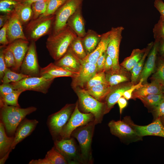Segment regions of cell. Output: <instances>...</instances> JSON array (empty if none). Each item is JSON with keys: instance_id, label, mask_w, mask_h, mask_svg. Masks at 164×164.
Returning a JSON list of instances; mask_svg holds the SVG:
<instances>
[{"instance_id": "30bf717a", "label": "cell", "mask_w": 164, "mask_h": 164, "mask_svg": "<svg viewBox=\"0 0 164 164\" xmlns=\"http://www.w3.org/2000/svg\"><path fill=\"white\" fill-rule=\"evenodd\" d=\"M54 141L53 147L65 157L70 164L83 163L80 151L73 138L56 139Z\"/></svg>"}, {"instance_id": "11a10c76", "label": "cell", "mask_w": 164, "mask_h": 164, "mask_svg": "<svg viewBox=\"0 0 164 164\" xmlns=\"http://www.w3.org/2000/svg\"><path fill=\"white\" fill-rule=\"evenodd\" d=\"M10 14H4L0 15V28H1L9 19Z\"/></svg>"}, {"instance_id": "1f68e13d", "label": "cell", "mask_w": 164, "mask_h": 164, "mask_svg": "<svg viewBox=\"0 0 164 164\" xmlns=\"http://www.w3.org/2000/svg\"><path fill=\"white\" fill-rule=\"evenodd\" d=\"M153 43V42H151L148 44L142 57L131 70V82L133 84H137L139 80L140 75L144 66L145 60L152 48Z\"/></svg>"}, {"instance_id": "f5cc1de1", "label": "cell", "mask_w": 164, "mask_h": 164, "mask_svg": "<svg viewBox=\"0 0 164 164\" xmlns=\"http://www.w3.org/2000/svg\"><path fill=\"white\" fill-rule=\"evenodd\" d=\"M113 67V62L111 58L107 54L106 56L103 71L105 73L111 70Z\"/></svg>"}, {"instance_id": "94428289", "label": "cell", "mask_w": 164, "mask_h": 164, "mask_svg": "<svg viewBox=\"0 0 164 164\" xmlns=\"http://www.w3.org/2000/svg\"><path fill=\"white\" fill-rule=\"evenodd\" d=\"M162 93L164 94V86H163V87H162Z\"/></svg>"}, {"instance_id": "e0dca14e", "label": "cell", "mask_w": 164, "mask_h": 164, "mask_svg": "<svg viewBox=\"0 0 164 164\" xmlns=\"http://www.w3.org/2000/svg\"><path fill=\"white\" fill-rule=\"evenodd\" d=\"M133 84L131 82H126L113 86L104 99V114L108 113L123 93L129 89Z\"/></svg>"}, {"instance_id": "6f0895ef", "label": "cell", "mask_w": 164, "mask_h": 164, "mask_svg": "<svg viewBox=\"0 0 164 164\" xmlns=\"http://www.w3.org/2000/svg\"><path fill=\"white\" fill-rule=\"evenodd\" d=\"M12 149H11L9 151L5 154L3 157L0 158V164H3L6 161L8 158L9 154L12 150Z\"/></svg>"}, {"instance_id": "4fadbf2b", "label": "cell", "mask_w": 164, "mask_h": 164, "mask_svg": "<svg viewBox=\"0 0 164 164\" xmlns=\"http://www.w3.org/2000/svg\"><path fill=\"white\" fill-rule=\"evenodd\" d=\"M125 120L134 129L138 137L155 135L164 137V126L160 118H156L153 122L145 126L135 125L128 118Z\"/></svg>"}, {"instance_id": "6da1fadb", "label": "cell", "mask_w": 164, "mask_h": 164, "mask_svg": "<svg viewBox=\"0 0 164 164\" xmlns=\"http://www.w3.org/2000/svg\"><path fill=\"white\" fill-rule=\"evenodd\" d=\"M0 121L3 124L7 135L14 136L17 128L26 117L35 111L37 108L33 106L26 108L8 105L0 103Z\"/></svg>"}, {"instance_id": "9c48e42d", "label": "cell", "mask_w": 164, "mask_h": 164, "mask_svg": "<svg viewBox=\"0 0 164 164\" xmlns=\"http://www.w3.org/2000/svg\"><path fill=\"white\" fill-rule=\"evenodd\" d=\"M53 80L41 76L29 77L11 83L15 90L22 89L25 91H32L46 94Z\"/></svg>"}, {"instance_id": "2e32d148", "label": "cell", "mask_w": 164, "mask_h": 164, "mask_svg": "<svg viewBox=\"0 0 164 164\" xmlns=\"http://www.w3.org/2000/svg\"><path fill=\"white\" fill-rule=\"evenodd\" d=\"M79 73L75 72L69 68L57 66L54 63H50L46 67L40 68V76L49 79L60 77H76Z\"/></svg>"}, {"instance_id": "ab89813d", "label": "cell", "mask_w": 164, "mask_h": 164, "mask_svg": "<svg viewBox=\"0 0 164 164\" xmlns=\"http://www.w3.org/2000/svg\"><path fill=\"white\" fill-rule=\"evenodd\" d=\"M108 83L105 78L104 72L97 73L84 85L82 89H86L102 83Z\"/></svg>"}, {"instance_id": "4dcf8cb0", "label": "cell", "mask_w": 164, "mask_h": 164, "mask_svg": "<svg viewBox=\"0 0 164 164\" xmlns=\"http://www.w3.org/2000/svg\"><path fill=\"white\" fill-rule=\"evenodd\" d=\"M15 11L23 26L26 25L33 19L31 5L19 2L16 6Z\"/></svg>"}, {"instance_id": "4316f807", "label": "cell", "mask_w": 164, "mask_h": 164, "mask_svg": "<svg viewBox=\"0 0 164 164\" xmlns=\"http://www.w3.org/2000/svg\"><path fill=\"white\" fill-rule=\"evenodd\" d=\"M105 73L106 81L111 87L131 80V74L121 66L118 70H111Z\"/></svg>"}, {"instance_id": "7dc6e473", "label": "cell", "mask_w": 164, "mask_h": 164, "mask_svg": "<svg viewBox=\"0 0 164 164\" xmlns=\"http://www.w3.org/2000/svg\"><path fill=\"white\" fill-rule=\"evenodd\" d=\"M15 90L11 83L2 84L0 85V97L9 94Z\"/></svg>"}, {"instance_id": "f6af8a7d", "label": "cell", "mask_w": 164, "mask_h": 164, "mask_svg": "<svg viewBox=\"0 0 164 164\" xmlns=\"http://www.w3.org/2000/svg\"><path fill=\"white\" fill-rule=\"evenodd\" d=\"M143 82L142 79H140L138 84H133L129 89L125 91L123 94L122 96L127 100H128L131 98L133 92L135 89L139 88L142 85Z\"/></svg>"}, {"instance_id": "e575fe53", "label": "cell", "mask_w": 164, "mask_h": 164, "mask_svg": "<svg viewBox=\"0 0 164 164\" xmlns=\"http://www.w3.org/2000/svg\"><path fill=\"white\" fill-rule=\"evenodd\" d=\"M164 97V94H151L142 97L141 100L145 106L153 109L159 103Z\"/></svg>"}, {"instance_id": "60d3db41", "label": "cell", "mask_w": 164, "mask_h": 164, "mask_svg": "<svg viewBox=\"0 0 164 164\" xmlns=\"http://www.w3.org/2000/svg\"><path fill=\"white\" fill-rule=\"evenodd\" d=\"M151 79L155 80L164 86V57H160L159 60L158 66L155 72L152 75Z\"/></svg>"}, {"instance_id": "91938a15", "label": "cell", "mask_w": 164, "mask_h": 164, "mask_svg": "<svg viewBox=\"0 0 164 164\" xmlns=\"http://www.w3.org/2000/svg\"><path fill=\"white\" fill-rule=\"evenodd\" d=\"M160 119L162 124L164 126V116H162L160 117Z\"/></svg>"}, {"instance_id": "7c38bea8", "label": "cell", "mask_w": 164, "mask_h": 164, "mask_svg": "<svg viewBox=\"0 0 164 164\" xmlns=\"http://www.w3.org/2000/svg\"><path fill=\"white\" fill-rule=\"evenodd\" d=\"M40 69L35 42H30L28 51L20 67V73L30 77H39Z\"/></svg>"}, {"instance_id": "484cf974", "label": "cell", "mask_w": 164, "mask_h": 164, "mask_svg": "<svg viewBox=\"0 0 164 164\" xmlns=\"http://www.w3.org/2000/svg\"><path fill=\"white\" fill-rule=\"evenodd\" d=\"M110 31L101 35V40L95 49L82 60L96 64L98 58L106 51L110 38Z\"/></svg>"}, {"instance_id": "f35d334b", "label": "cell", "mask_w": 164, "mask_h": 164, "mask_svg": "<svg viewBox=\"0 0 164 164\" xmlns=\"http://www.w3.org/2000/svg\"><path fill=\"white\" fill-rule=\"evenodd\" d=\"M19 0H0V11L4 14H10L15 11Z\"/></svg>"}, {"instance_id": "d6a6232c", "label": "cell", "mask_w": 164, "mask_h": 164, "mask_svg": "<svg viewBox=\"0 0 164 164\" xmlns=\"http://www.w3.org/2000/svg\"><path fill=\"white\" fill-rule=\"evenodd\" d=\"M145 50L146 48L142 50L138 49H134L131 55L126 58L120 65L127 70L131 71L142 58Z\"/></svg>"}, {"instance_id": "b9f144b4", "label": "cell", "mask_w": 164, "mask_h": 164, "mask_svg": "<svg viewBox=\"0 0 164 164\" xmlns=\"http://www.w3.org/2000/svg\"><path fill=\"white\" fill-rule=\"evenodd\" d=\"M68 0H49L46 11L43 15L40 16L54 15L56 11Z\"/></svg>"}, {"instance_id": "44dd1931", "label": "cell", "mask_w": 164, "mask_h": 164, "mask_svg": "<svg viewBox=\"0 0 164 164\" xmlns=\"http://www.w3.org/2000/svg\"><path fill=\"white\" fill-rule=\"evenodd\" d=\"M111 133L121 138L138 136L131 126L125 121L112 120L108 124Z\"/></svg>"}, {"instance_id": "d4e9b609", "label": "cell", "mask_w": 164, "mask_h": 164, "mask_svg": "<svg viewBox=\"0 0 164 164\" xmlns=\"http://www.w3.org/2000/svg\"><path fill=\"white\" fill-rule=\"evenodd\" d=\"M29 164H67V160L54 147L47 152L45 157L42 159H32Z\"/></svg>"}, {"instance_id": "7a4b0ae2", "label": "cell", "mask_w": 164, "mask_h": 164, "mask_svg": "<svg viewBox=\"0 0 164 164\" xmlns=\"http://www.w3.org/2000/svg\"><path fill=\"white\" fill-rule=\"evenodd\" d=\"M77 36L68 26L55 34H50L47 39L46 47L51 57L56 61L66 53L73 40Z\"/></svg>"}, {"instance_id": "ba28073f", "label": "cell", "mask_w": 164, "mask_h": 164, "mask_svg": "<svg viewBox=\"0 0 164 164\" xmlns=\"http://www.w3.org/2000/svg\"><path fill=\"white\" fill-rule=\"evenodd\" d=\"M94 120V116L91 113H84L80 111L77 101L70 118L62 129L59 139L70 138L72 132L76 129Z\"/></svg>"}, {"instance_id": "816d5d0a", "label": "cell", "mask_w": 164, "mask_h": 164, "mask_svg": "<svg viewBox=\"0 0 164 164\" xmlns=\"http://www.w3.org/2000/svg\"><path fill=\"white\" fill-rule=\"evenodd\" d=\"M154 5L159 12L160 14V17L164 19V2L162 0H155Z\"/></svg>"}, {"instance_id": "681fc988", "label": "cell", "mask_w": 164, "mask_h": 164, "mask_svg": "<svg viewBox=\"0 0 164 164\" xmlns=\"http://www.w3.org/2000/svg\"><path fill=\"white\" fill-rule=\"evenodd\" d=\"M153 110L156 118L164 116V97Z\"/></svg>"}, {"instance_id": "8d00e7d4", "label": "cell", "mask_w": 164, "mask_h": 164, "mask_svg": "<svg viewBox=\"0 0 164 164\" xmlns=\"http://www.w3.org/2000/svg\"><path fill=\"white\" fill-rule=\"evenodd\" d=\"M49 0H40L32 3L31 7L33 13L32 19L43 15L46 11Z\"/></svg>"}, {"instance_id": "277c9868", "label": "cell", "mask_w": 164, "mask_h": 164, "mask_svg": "<svg viewBox=\"0 0 164 164\" xmlns=\"http://www.w3.org/2000/svg\"><path fill=\"white\" fill-rule=\"evenodd\" d=\"M55 14L32 19L25 27L24 32L27 40L35 42L42 37L50 34Z\"/></svg>"}, {"instance_id": "603a6c76", "label": "cell", "mask_w": 164, "mask_h": 164, "mask_svg": "<svg viewBox=\"0 0 164 164\" xmlns=\"http://www.w3.org/2000/svg\"><path fill=\"white\" fill-rule=\"evenodd\" d=\"M69 26L77 35L82 38L86 33L85 23L82 12V7L78 9L70 17L67 22Z\"/></svg>"}, {"instance_id": "d6986e66", "label": "cell", "mask_w": 164, "mask_h": 164, "mask_svg": "<svg viewBox=\"0 0 164 164\" xmlns=\"http://www.w3.org/2000/svg\"><path fill=\"white\" fill-rule=\"evenodd\" d=\"M29 43L28 40L19 39L15 40L7 45L12 52L15 58V66L14 70L17 71L20 70Z\"/></svg>"}, {"instance_id": "f1b7e54d", "label": "cell", "mask_w": 164, "mask_h": 164, "mask_svg": "<svg viewBox=\"0 0 164 164\" xmlns=\"http://www.w3.org/2000/svg\"><path fill=\"white\" fill-rule=\"evenodd\" d=\"M112 87L108 83H106L100 84L86 89H79L96 100L102 101L104 100L111 90Z\"/></svg>"}, {"instance_id": "7402d4cb", "label": "cell", "mask_w": 164, "mask_h": 164, "mask_svg": "<svg viewBox=\"0 0 164 164\" xmlns=\"http://www.w3.org/2000/svg\"><path fill=\"white\" fill-rule=\"evenodd\" d=\"M82 60L68 48L64 55L58 60L55 61L54 63L57 66L67 68L75 72L79 73Z\"/></svg>"}, {"instance_id": "ac0fdd59", "label": "cell", "mask_w": 164, "mask_h": 164, "mask_svg": "<svg viewBox=\"0 0 164 164\" xmlns=\"http://www.w3.org/2000/svg\"><path fill=\"white\" fill-rule=\"evenodd\" d=\"M39 121L35 119L25 118L18 126L14 135V139L11 149L15 148L17 144L29 136L35 129Z\"/></svg>"}, {"instance_id": "52a82bcc", "label": "cell", "mask_w": 164, "mask_h": 164, "mask_svg": "<svg viewBox=\"0 0 164 164\" xmlns=\"http://www.w3.org/2000/svg\"><path fill=\"white\" fill-rule=\"evenodd\" d=\"M83 0H68L56 12L52 32L55 34L63 30L67 26L70 17L79 8L82 7Z\"/></svg>"}, {"instance_id": "cb8c5ba5", "label": "cell", "mask_w": 164, "mask_h": 164, "mask_svg": "<svg viewBox=\"0 0 164 164\" xmlns=\"http://www.w3.org/2000/svg\"><path fill=\"white\" fill-rule=\"evenodd\" d=\"M163 86L159 82L152 80L150 83L143 84L133 92L132 98H139L151 94H159L162 93Z\"/></svg>"}, {"instance_id": "f907efd6", "label": "cell", "mask_w": 164, "mask_h": 164, "mask_svg": "<svg viewBox=\"0 0 164 164\" xmlns=\"http://www.w3.org/2000/svg\"><path fill=\"white\" fill-rule=\"evenodd\" d=\"M4 47L2 46H0V79L1 80L2 79L4 75L5 72L7 68L3 56V50Z\"/></svg>"}, {"instance_id": "83f0119b", "label": "cell", "mask_w": 164, "mask_h": 164, "mask_svg": "<svg viewBox=\"0 0 164 164\" xmlns=\"http://www.w3.org/2000/svg\"><path fill=\"white\" fill-rule=\"evenodd\" d=\"M101 38V35L91 29H88L84 36L81 38L83 45L87 55L95 49L99 43Z\"/></svg>"}, {"instance_id": "ffe728a7", "label": "cell", "mask_w": 164, "mask_h": 164, "mask_svg": "<svg viewBox=\"0 0 164 164\" xmlns=\"http://www.w3.org/2000/svg\"><path fill=\"white\" fill-rule=\"evenodd\" d=\"M159 42L155 40L153 46L148 54L147 60L140 75L139 80L141 79H142L143 84L147 83L148 78L155 71Z\"/></svg>"}, {"instance_id": "8fae6325", "label": "cell", "mask_w": 164, "mask_h": 164, "mask_svg": "<svg viewBox=\"0 0 164 164\" xmlns=\"http://www.w3.org/2000/svg\"><path fill=\"white\" fill-rule=\"evenodd\" d=\"M124 28L121 26L112 27L110 30V40L106 50L107 54L113 62L112 70H119L121 66L119 64V56L120 44L122 38V33Z\"/></svg>"}, {"instance_id": "74e56055", "label": "cell", "mask_w": 164, "mask_h": 164, "mask_svg": "<svg viewBox=\"0 0 164 164\" xmlns=\"http://www.w3.org/2000/svg\"><path fill=\"white\" fill-rule=\"evenodd\" d=\"M30 77L21 73H17L11 70L10 68H7L5 71L4 76L1 80L2 84L15 82L22 79Z\"/></svg>"}, {"instance_id": "db71d44e", "label": "cell", "mask_w": 164, "mask_h": 164, "mask_svg": "<svg viewBox=\"0 0 164 164\" xmlns=\"http://www.w3.org/2000/svg\"><path fill=\"white\" fill-rule=\"evenodd\" d=\"M117 103L119 107L120 114H121L123 109L127 104V99L122 96L119 99Z\"/></svg>"}, {"instance_id": "c3c4849f", "label": "cell", "mask_w": 164, "mask_h": 164, "mask_svg": "<svg viewBox=\"0 0 164 164\" xmlns=\"http://www.w3.org/2000/svg\"><path fill=\"white\" fill-rule=\"evenodd\" d=\"M107 55L106 51L97 59L96 63L97 73L103 71Z\"/></svg>"}, {"instance_id": "7bdbcfd3", "label": "cell", "mask_w": 164, "mask_h": 164, "mask_svg": "<svg viewBox=\"0 0 164 164\" xmlns=\"http://www.w3.org/2000/svg\"><path fill=\"white\" fill-rule=\"evenodd\" d=\"M3 53L6 67L14 70L15 66V59L12 52L8 46L4 47Z\"/></svg>"}, {"instance_id": "bcb514c9", "label": "cell", "mask_w": 164, "mask_h": 164, "mask_svg": "<svg viewBox=\"0 0 164 164\" xmlns=\"http://www.w3.org/2000/svg\"><path fill=\"white\" fill-rule=\"evenodd\" d=\"M8 21L0 30V43L1 46H6L9 44L7 35V28Z\"/></svg>"}, {"instance_id": "5bb4252c", "label": "cell", "mask_w": 164, "mask_h": 164, "mask_svg": "<svg viewBox=\"0 0 164 164\" xmlns=\"http://www.w3.org/2000/svg\"><path fill=\"white\" fill-rule=\"evenodd\" d=\"M97 73L96 64L82 60L78 75L72 78V87L74 89H82L85 84Z\"/></svg>"}, {"instance_id": "d590c367", "label": "cell", "mask_w": 164, "mask_h": 164, "mask_svg": "<svg viewBox=\"0 0 164 164\" xmlns=\"http://www.w3.org/2000/svg\"><path fill=\"white\" fill-rule=\"evenodd\" d=\"M79 58L83 60L87 56L81 40V38L77 36L71 43L69 48Z\"/></svg>"}, {"instance_id": "ee69618b", "label": "cell", "mask_w": 164, "mask_h": 164, "mask_svg": "<svg viewBox=\"0 0 164 164\" xmlns=\"http://www.w3.org/2000/svg\"><path fill=\"white\" fill-rule=\"evenodd\" d=\"M153 32L155 40L159 41L164 40V19L161 17L155 25Z\"/></svg>"}, {"instance_id": "3957f363", "label": "cell", "mask_w": 164, "mask_h": 164, "mask_svg": "<svg viewBox=\"0 0 164 164\" xmlns=\"http://www.w3.org/2000/svg\"><path fill=\"white\" fill-rule=\"evenodd\" d=\"M95 125L94 121H91L77 128L71 134V137L76 138L78 142L84 163L92 162L91 145Z\"/></svg>"}, {"instance_id": "680465c9", "label": "cell", "mask_w": 164, "mask_h": 164, "mask_svg": "<svg viewBox=\"0 0 164 164\" xmlns=\"http://www.w3.org/2000/svg\"><path fill=\"white\" fill-rule=\"evenodd\" d=\"M39 0H19L20 2L21 3L30 5H31L32 3Z\"/></svg>"}, {"instance_id": "836d02e7", "label": "cell", "mask_w": 164, "mask_h": 164, "mask_svg": "<svg viewBox=\"0 0 164 164\" xmlns=\"http://www.w3.org/2000/svg\"><path fill=\"white\" fill-rule=\"evenodd\" d=\"M25 91L24 90H15L12 93L4 96L0 97V103L8 105L20 107L18 101L20 94Z\"/></svg>"}, {"instance_id": "9f6ffc18", "label": "cell", "mask_w": 164, "mask_h": 164, "mask_svg": "<svg viewBox=\"0 0 164 164\" xmlns=\"http://www.w3.org/2000/svg\"><path fill=\"white\" fill-rule=\"evenodd\" d=\"M158 51L161 56L164 57V40L159 41Z\"/></svg>"}, {"instance_id": "8992f818", "label": "cell", "mask_w": 164, "mask_h": 164, "mask_svg": "<svg viewBox=\"0 0 164 164\" xmlns=\"http://www.w3.org/2000/svg\"><path fill=\"white\" fill-rule=\"evenodd\" d=\"M76 105V103L67 104L60 110L48 116L47 124L54 140L59 139L62 129L70 118Z\"/></svg>"}, {"instance_id": "f546056e", "label": "cell", "mask_w": 164, "mask_h": 164, "mask_svg": "<svg viewBox=\"0 0 164 164\" xmlns=\"http://www.w3.org/2000/svg\"><path fill=\"white\" fill-rule=\"evenodd\" d=\"M14 135L8 136L3 123L0 122V158L3 157L11 149Z\"/></svg>"}, {"instance_id": "9a60e30c", "label": "cell", "mask_w": 164, "mask_h": 164, "mask_svg": "<svg viewBox=\"0 0 164 164\" xmlns=\"http://www.w3.org/2000/svg\"><path fill=\"white\" fill-rule=\"evenodd\" d=\"M22 26L18 15L14 11L11 14L7 24V35L9 44L18 39L28 40L23 30Z\"/></svg>"}, {"instance_id": "5b68a950", "label": "cell", "mask_w": 164, "mask_h": 164, "mask_svg": "<svg viewBox=\"0 0 164 164\" xmlns=\"http://www.w3.org/2000/svg\"><path fill=\"white\" fill-rule=\"evenodd\" d=\"M75 91L78 98V107L80 111L84 113H91L94 116L95 124L101 123L104 114V102L96 100L80 89H76Z\"/></svg>"}]
</instances>
